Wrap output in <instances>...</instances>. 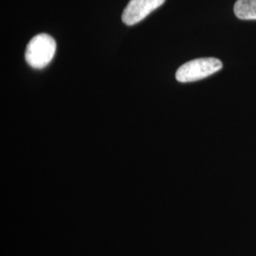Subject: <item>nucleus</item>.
Listing matches in <instances>:
<instances>
[{
  "label": "nucleus",
  "mask_w": 256,
  "mask_h": 256,
  "mask_svg": "<svg viewBox=\"0 0 256 256\" xmlns=\"http://www.w3.org/2000/svg\"><path fill=\"white\" fill-rule=\"evenodd\" d=\"M56 52L54 39L46 34L34 37L26 48L25 58L32 68L41 70L50 63Z\"/></svg>",
  "instance_id": "nucleus-1"
},
{
  "label": "nucleus",
  "mask_w": 256,
  "mask_h": 256,
  "mask_svg": "<svg viewBox=\"0 0 256 256\" xmlns=\"http://www.w3.org/2000/svg\"><path fill=\"white\" fill-rule=\"evenodd\" d=\"M165 0H130L122 12V20L128 26H133L160 7Z\"/></svg>",
  "instance_id": "nucleus-3"
},
{
  "label": "nucleus",
  "mask_w": 256,
  "mask_h": 256,
  "mask_svg": "<svg viewBox=\"0 0 256 256\" xmlns=\"http://www.w3.org/2000/svg\"><path fill=\"white\" fill-rule=\"evenodd\" d=\"M222 66V62L216 58H198L183 64L176 70V78L180 82H194L220 72Z\"/></svg>",
  "instance_id": "nucleus-2"
},
{
  "label": "nucleus",
  "mask_w": 256,
  "mask_h": 256,
  "mask_svg": "<svg viewBox=\"0 0 256 256\" xmlns=\"http://www.w3.org/2000/svg\"><path fill=\"white\" fill-rule=\"evenodd\" d=\"M234 10L238 18L256 20V0H238Z\"/></svg>",
  "instance_id": "nucleus-4"
}]
</instances>
